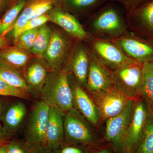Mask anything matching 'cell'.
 Instances as JSON below:
<instances>
[{"mask_svg":"<svg viewBox=\"0 0 153 153\" xmlns=\"http://www.w3.org/2000/svg\"><path fill=\"white\" fill-rule=\"evenodd\" d=\"M143 82L141 99L149 111L153 113V60L142 64Z\"/></svg>","mask_w":153,"mask_h":153,"instance_id":"ffe728a7","label":"cell"},{"mask_svg":"<svg viewBox=\"0 0 153 153\" xmlns=\"http://www.w3.org/2000/svg\"><path fill=\"white\" fill-rule=\"evenodd\" d=\"M50 107L44 101L38 102L32 109L27 128V135L36 143H46V132Z\"/></svg>","mask_w":153,"mask_h":153,"instance_id":"9c48e42d","label":"cell"},{"mask_svg":"<svg viewBox=\"0 0 153 153\" xmlns=\"http://www.w3.org/2000/svg\"><path fill=\"white\" fill-rule=\"evenodd\" d=\"M123 5L128 13L135 10L141 3L146 0H115Z\"/></svg>","mask_w":153,"mask_h":153,"instance_id":"1f68e13d","label":"cell"},{"mask_svg":"<svg viewBox=\"0 0 153 153\" xmlns=\"http://www.w3.org/2000/svg\"><path fill=\"white\" fill-rule=\"evenodd\" d=\"M61 153H83L82 151L78 148L73 147H67L61 151Z\"/></svg>","mask_w":153,"mask_h":153,"instance_id":"836d02e7","label":"cell"},{"mask_svg":"<svg viewBox=\"0 0 153 153\" xmlns=\"http://www.w3.org/2000/svg\"><path fill=\"white\" fill-rule=\"evenodd\" d=\"M7 153H26L22 148L16 144L7 145Z\"/></svg>","mask_w":153,"mask_h":153,"instance_id":"d6a6232c","label":"cell"},{"mask_svg":"<svg viewBox=\"0 0 153 153\" xmlns=\"http://www.w3.org/2000/svg\"><path fill=\"white\" fill-rule=\"evenodd\" d=\"M0 79L14 87L27 91V85L25 79L16 68L0 61Z\"/></svg>","mask_w":153,"mask_h":153,"instance_id":"7402d4cb","label":"cell"},{"mask_svg":"<svg viewBox=\"0 0 153 153\" xmlns=\"http://www.w3.org/2000/svg\"><path fill=\"white\" fill-rule=\"evenodd\" d=\"M41 91L43 101L49 107L56 108L62 113L73 108V90L64 71L55 72L47 76Z\"/></svg>","mask_w":153,"mask_h":153,"instance_id":"6da1fadb","label":"cell"},{"mask_svg":"<svg viewBox=\"0 0 153 153\" xmlns=\"http://www.w3.org/2000/svg\"><path fill=\"white\" fill-rule=\"evenodd\" d=\"M105 0H65L66 6L76 12L89 11L95 8Z\"/></svg>","mask_w":153,"mask_h":153,"instance_id":"4316f807","label":"cell"},{"mask_svg":"<svg viewBox=\"0 0 153 153\" xmlns=\"http://www.w3.org/2000/svg\"><path fill=\"white\" fill-rule=\"evenodd\" d=\"M30 59L28 51L16 46L0 50V61L20 71Z\"/></svg>","mask_w":153,"mask_h":153,"instance_id":"ac0fdd59","label":"cell"},{"mask_svg":"<svg viewBox=\"0 0 153 153\" xmlns=\"http://www.w3.org/2000/svg\"><path fill=\"white\" fill-rule=\"evenodd\" d=\"M13 0H0V14L5 10Z\"/></svg>","mask_w":153,"mask_h":153,"instance_id":"e575fe53","label":"cell"},{"mask_svg":"<svg viewBox=\"0 0 153 153\" xmlns=\"http://www.w3.org/2000/svg\"><path fill=\"white\" fill-rule=\"evenodd\" d=\"M41 0H37L26 7L16 21L12 28L13 35L16 41L21 34V31L27 22L31 20L34 11L38 7Z\"/></svg>","mask_w":153,"mask_h":153,"instance_id":"484cf974","label":"cell"},{"mask_svg":"<svg viewBox=\"0 0 153 153\" xmlns=\"http://www.w3.org/2000/svg\"><path fill=\"white\" fill-rule=\"evenodd\" d=\"M29 95L25 89L14 87L0 79V96H12L26 99Z\"/></svg>","mask_w":153,"mask_h":153,"instance_id":"f1b7e54d","label":"cell"},{"mask_svg":"<svg viewBox=\"0 0 153 153\" xmlns=\"http://www.w3.org/2000/svg\"><path fill=\"white\" fill-rule=\"evenodd\" d=\"M91 94L92 100L99 110L101 119L104 120L122 112L130 100L114 86Z\"/></svg>","mask_w":153,"mask_h":153,"instance_id":"8992f818","label":"cell"},{"mask_svg":"<svg viewBox=\"0 0 153 153\" xmlns=\"http://www.w3.org/2000/svg\"><path fill=\"white\" fill-rule=\"evenodd\" d=\"M91 32L95 38L111 40L128 33L127 24L114 8L108 7L98 12L90 24Z\"/></svg>","mask_w":153,"mask_h":153,"instance_id":"7a4b0ae2","label":"cell"},{"mask_svg":"<svg viewBox=\"0 0 153 153\" xmlns=\"http://www.w3.org/2000/svg\"><path fill=\"white\" fill-rule=\"evenodd\" d=\"M72 90L73 101L79 112L91 123L97 125L101 117L95 102L79 85L74 86Z\"/></svg>","mask_w":153,"mask_h":153,"instance_id":"9a60e30c","label":"cell"},{"mask_svg":"<svg viewBox=\"0 0 153 153\" xmlns=\"http://www.w3.org/2000/svg\"><path fill=\"white\" fill-rule=\"evenodd\" d=\"M110 40L128 57L143 64L153 60V45L131 36L128 33Z\"/></svg>","mask_w":153,"mask_h":153,"instance_id":"ba28073f","label":"cell"},{"mask_svg":"<svg viewBox=\"0 0 153 153\" xmlns=\"http://www.w3.org/2000/svg\"><path fill=\"white\" fill-rule=\"evenodd\" d=\"M2 114V105L0 102V120L1 118Z\"/></svg>","mask_w":153,"mask_h":153,"instance_id":"ab89813d","label":"cell"},{"mask_svg":"<svg viewBox=\"0 0 153 153\" xmlns=\"http://www.w3.org/2000/svg\"><path fill=\"white\" fill-rule=\"evenodd\" d=\"M135 153H153V113H149L142 137Z\"/></svg>","mask_w":153,"mask_h":153,"instance_id":"d4e9b609","label":"cell"},{"mask_svg":"<svg viewBox=\"0 0 153 153\" xmlns=\"http://www.w3.org/2000/svg\"><path fill=\"white\" fill-rule=\"evenodd\" d=\"M70 47L69 40L59 32H52L49 46L42 57L53 68L60 66Z\"/></svg>","mask_w":153,"mask_h":153,"instance_id":"4fadbf2b","label":"cell"},{"mask_svg":"<svg viewBox=\"0 0 153 153\" xmlns=\"http://www.w3.org/2000/svg\"><path fill=\"white\" fill-rule=\"evenodd\" d=\"M64 135L63 113L50 107L46 132V143L51 149H57L63 141Z\"/></svg>","mask_w":153,"mask_h":153,"instance_id":"5bb4252c","label":"cell"},{"mask_svg":"<svg viewBox=\"0 0 153 153\" xmlns=\"http://www.w3.org/2000/svg\"><path fill=\"white\" fill-rule=\"evenodd\" d=\"M0 153H7V145L4 144L0 146Z\"/></svg>","mask_w":153,"mask_h":153,"instance_id":"74e56055","label":"cell"},{"mask_svg":"<svg viewBox=\"0 0 153 153\" xmlns=\"http://www.w3.org/2000/svg\"><path fill=\"white\" fill-rule=\"evenodd\" d=\"M112 71L114 85L130 100L141 99L143 65L134 61Z\"/></svg>","mask_w":153,"mask_h":153,"instance_id":"3957f363","label":"cell"},{"mask_svg":"<svg viewBox=\"0 0 153 153\" xmlns=\"http://www.w3.org/2000/svg\"><path fill=\"white\" fill-rule=\"evenodd\" d=\"M47 72L44 65L39 62L33 63L29 66L26 72V82L27 89L42 90L47 79Z\"/></svg>","mask_w":153,"mask_h":153,"instance_id":"44dd1931","label":"cell"},{"mask_svg":"<svg viewBox=\"0 0 153 153\" xmlns=\"http://www.w3.org/2000/svg\"><path fill=\"white\" fill-rule=\"evenodd\" d=\"M98 153H109V152L108 151L107 149L103 150L101 151V152H100Z\"/></svg>","mask_w":153,"mask_h":153,"instance_id":"f35d334b","label":"cell"},{"mask_svg":"<svg viewBox=\"0 0 153 153\" xmlns=\"http://www.w3.org/2000/svg\"><path fill=\"white\" fill-rule=\"evenodd\" d=\"M149 111L142 100H136L126 136L124 151L134 153L142 137Z\"/></svg>","mask_w":153,"mask_h":153,"instance_id":"52a82bcc","label":"cell"},{"mask_svg":"<svg viewBox=\"0 0 153 153\" xmlns=\"http://www.w3.org/2000/svg\"><path fill=\"white\" fill-rule=\"evenodd\" d=\"M52 33L51 29L47 25L41 26L30 52L33 54L42 57L49 46Z\"/></svg>","mask_w":153,"mask_h":153,"instance_id":"cb8c5ba5","label":"cell"},{"mask_svg":"<svg viewBox=\"0 0 153 153\" xmlns=\"http://www.w3.org/2000/svg\"><path fill=\"white\" fill-rule=\"evenodd\" d=\"M54 2V0H41L38 7L34 11L31 19L44 15L47 11L52 8Z\"/></svg>","mask_w":153,"mask_h":153,"instance_id":"4dcf8cb0","label":"cell"},{"mask_svg":"<svg viewBox=\"0 0 153 153\" xmlns=\"http://www.w3.org/2000/svg\"><path fill=\"white\" fill-rule=\"evenodd\" d=\"M91 47L96 58L111 71L136 61L128 57L110 40L93 37Z\"/></svg>","mask_w":153,"mask_h":153,"instance_id":"277c9868","label":"cell"},{"mask_svg":"<svg viewBox=\"0 0 153 153\" xmlns=\"http://www.w3.org/2000/svg\"><path fill=\"white\" fill-rule=\"evenodd\" d=\"M25 105L19 102L11 105L6 111L3 118V129L6 136L13 133L20 127L26 115Z\"/></svg>","mask_w":153,"mask_h":153,"instance_id":"2e32d148","label":"cell"},{"mask_svg":"<svg viewBox=\"0 0 153 153\" xmlns=\"http://www.w3.org/2000/svg\"><path fill=\"white\" fill-rule=\"evenodd\" d=\"M86 85L91 94L106 90L114 86L112 71L101 64L91 53Z\"/></svg>","mask_w":153,"mask_h":153,"instance_id":"8fae6325","label":"cell"},{"mask_svg":"<svg viewBox=\"0 0 153 153\" xmlns=\"http://www.w3.org/2000/svg\"><path fill=\"white\" fill-rule=\"evenodd\" d=\"M64 123V134L76 142L88 143L93 139V134L83 116L72 108L66 112Z\"/></svg>","mask_w":153,"mask_h":153,"instance_id":"30bf717a","label":"cell"},{"mask_svg":"<svg viewBox=\"0 0 153 153\" xmlns=\"http://www.w3.org/2000/svg\"><path fill=\"white\" fill-rule=\"evenodd\" d=\"M7 136L4 133L3 129V127L0 124V142H4Z\"/></svg>","mask_w":153,"mask_h":153,"instance_id":"8d00e7d4","label":"cell"},{"mask_svg":"<svg viewBox=\"0 0 153 153\" xmlns=\"http://www.w3.org/2000/svg\"><path fill=\"white\" fill-rule=\"evenodd\" d=\"M25 4V0H19L15 5L7 12L2 20H0L1 36H4L9 30L12 29Z\"/></svg>","mask_w":153,"mask_h":153,"instance_id":"603a6c76","label":"cell"},{"mask_svg":"<svg viewBox=\"0 0 153 153\" xmlns=\"http://www.w3.org/2000/svg\"><path fill=\"white\" fill-rule=\"evenodd\" d=\"M136 101L129 100L122 112L106 120L105 135L116 149L124 151L127 132L133 114Z\"/></svg>","mask_w":153,"mask_h":153,"instance_id":"5b68a950","label":"cell"},{"mask_svg":"<svg viewBox=\"0 0 153 153\" xmlns=\"http://www.w3.org/2000/svg\"><path fill=\"white\" fill-rule=\"evenodd\" d=\"M49 21L58 25L71 37L77 40H85L89 38L88 33L73 15L59 9L49 12Z\"/></svg>","mask_w":153,"mask_h":153,"instance_id":"7c38bea8","label":"cell"},{"mask_svg":"<svg viewBox=\"0 0 153 153\" xmlns=\"http://www.w3.org/2000/svg\"><path fill=\"white\" fill-rule=\"evenodd\" d=\"M128 13L129 26L138 23L145 30L153 34V1Z\"/></svg>","mask_w":153,"mask_h":153,"instance_id":"d6986e66","label":"cell"},{"mask_svg":"<svg viewBox=\"0 0 153 153\" xmlns=\"http://www.w3.org/2000/svg\"><path fill=\"white\" fill-rule=\"evenodd\" d=\"M4 144V142H0V146H2V145Z\"/></svg>","mask_w":153,"mask_h":153,"instance_id":"60d3db41","label":"cell"},{"mask_svg":"<svg viewBox=\"0 0 153 153\" xmlns=\"http://www.w3.org/2000/svg\"><path fill=\"white\" fill-rule=\"evenodd\" d=\"M91 54H88L85 48L79 46L76 49L72 58L71 69L77 81L82 85L86 83Z\"/></svg>","mask_w":153,"mask_h":153,"instance_id":"e0dca14e","label":"cell"},{"mask_svg":"<svg viewBox=\"0 0 153 153\" xmlns=\"http://www.w3.org/2000/svg\"><path fill=\"white\" fill-rule=\"evenodd\" d=\"M7 41L3 36L0 35V50L7 47Z\"/></svg>","mask_w":153,"mask_h":153,"instance_id":"d590c367","label":"cell"},{"mask_svg":"<svg viewBox=\"0 0 153 153\" xmlns=\"http://www.w3.org/2000/svg\"><path fill=\"white\" fill-rule=\"evenodd\" d=\"M49 20V15H45V14L38 18L31 19L29 22H27L25 27L22 29L21 31V34L25 31L40 27L41 26L45 25V24Z\"/></svg>","mask_w":153,"mask_h":153,"instance_id":"f546056e","label":"cell"},{"mask_svg":"<svg viewBox=\"0 0 153 153\" xmlns=\"http://www.w3.org/2000/svg\"><path fill=\"white\" fill-rule=\"evenodd\" d=\"M39 28L25 31L22 33L16 41V46L27 51H30L34 45Z\"/></svg>","mask_w":153,"mask_h":153,"instance_id":"83f0119b","label":"cell"}]
</instances>
